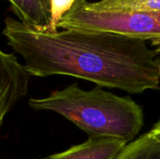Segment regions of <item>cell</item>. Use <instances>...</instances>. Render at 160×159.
Masks as SVG:
<instances>
[{"label":"cell","instance_id":"cell-1","mask_svg":"<svg viewBox=\"0 0 160 159\" xmlns=\"http://www.w3.org/2000/svg\"><path fill=\"white\" fill-rule=\"evenodd\" d=\"M4 23L7 44L31 76H69L130 94L160 89L159 54L147 41L108 32L43 31L11 17Z\"/></svg>","mask_w":160,"mask_h":159},{"label":"cell","instance_id":"cell-2","mask_svg":"<svg viewBox=\"0 0 160 159\" xmlns=\"http://www.w3.org/2000/svg\"><path fill=\"white\" fill-rule=\"evenodd\" d=\"M36 111H49L63 116L89 137H108L133 142L144 124L143 111L129 97H119L101 86L83 90L73 83L41 98H30Z\"/></svg>","mask_w":160,"mask_h":159},{"label":"cell","instance_id":"cell-3","mask_svg":"<svg viewBox=\"0 0 160 159\" xmlns=\"http://www.w3.org/2000/svg\"><path fill=\"white\" fill-rule=\"evenodd\" d=\"M59 28L114 33L160 45V12L96 11L87 7L86 0H77Z\"/></svg>","mask_w":160,"mask_h":159},{"label":"cell","instance_id":"cell-4","mask_svg":"<svg viewBox=\"0 0 160 159\" xmlns=\"http://www.w3.org/2000/svg\"><path fill=\"white\" fill-rule=\"evenodd\" d=\"M31 74L15 54L0 52V123L14 108L18 100L28 93Z\"/></svg>","mask_w":160,"mask_h":159},{"label":"cell","instance_id":"cell-5","mask_svg":"<svg viewBox=\"0 0 160 159\" xmlns=\"http://www.w3.org/2000/svg\"><path fill=\"white\" fill-rule=\"evenodd\" d=\"M127 142L108 137H89L69 149L38 159H116Z\"/></svg>","mask_w":160,"mask_h":159},{"label":"cell","instance_id":"cell-6","mask_svg":"<svg viewBox=\"0 0 160 159\" xmlns=\"http://www.w3.org/2000/svg\"><path fill=\"white\" fill-rule=\"evenodd\" d=\"M19 21L38 30L51 31V0H7Z\"/></svg>","mask_w":160,"mask_h":159},{"label":"cell","instance_id":"cell-7","mask_svg":"<svg viewBox=\"0 0 160 159\" xmlns=\"http://www.w3.org/2000/svg\"><path fill=\"white\" fill-rule=\"evenodd\" d=\"M116 159H160V140L146 132L128 143Z\"/></svg>","mask_w":160,"mask_h":159},{"label":"cell","instance_id":"cell-8","mask_svg":"<svg viewBox=\"0 0 160 159\" xmlns=\"http://www.w3.org/2000/svg\"><path fill=\"white\" fill-rule=\"evenodd\" d=\"M89 8L96 11H147L160 12V0H99L89 2Z\"/></svg>","mask_w":160,"mask_h":159},{"label":"cell","instance_id":"cell-9","mask_svg":"<svg viewBox=\"0 0 160 159\" xmlns=\"http://www.w3.org/2000/svg\"><path fill=\"white\" fill-rule=\"evenodd\" d=\"M76 1L77 0H51V31L58 30V23L73 7Z\"/></svg>","mask_w":160,"mask_h":159},{"label":"cell","instance_id":"cell-10","mask_svg":"<svg viewBox=\"0 0 160 159\" xmlns=\"http://www.w3.org/2000/svg\"><path fill=\"white\" fill-rule=\"evenodd\" d=\"M157 138H158L160 140V119L153 126L152 129L150 130Z\"/></svg>","mask_w":160,"mask_h":159},{"label":"cell","instance_id":"cell-11","mask_svg":"<svg viewBox=\"0 0 160 159\" xmlns=\"http://www.w3.org/2000/svg\"><path fill=\"white\" fill-rule=\"evenodd\" d=\"M156 50H157L158 53L159 54V56H160V45L159 46H157V47H156Z\"/></svg>","mask_w":160,"mask_h":159},{"label":"cell","instance_id":"cell-12","mask_svg":"<svg viewBox=\"0 0 160 159\" xmlns=\"http://www.w3.org/2000/svg\"><path fill=\"white\" fill-rule=\"evenodd\" d=\"M159 71H160V56H159Z\"/></svg>","mask_w":160,"mask_h":159}]
</instances>
